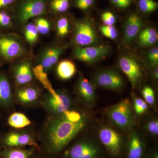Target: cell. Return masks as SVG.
I'll list each match as a JSON object with an SVG mask.
<instances>
[{"instance_id":"obj_1","label":"cell","mask_w":158,"mask_h":158,"mask_svg":"<svg viewBox=\"0 0 158 158\" xmlns=\"http://www.w3.org/2000/svg\"><path fill=\"white\" fill-rule=\"evenodd\" d=\"M90 119L88 113L73 110L54 116L41 138L39 152L50 158H56L87 127Z\"/></svg>"},{"instance_id":"obj_2","label":"cell","mask_w":158,"mask_h":158,"mask_svg":"<svg viewBox=\"0 0 158 158\" xmlns=\"http://www.w3.org/2000/svg\"><path fill=\"white\" fill-rule=\"evenodd\" d=\"M106 115L113 127L120 131L128 132L135 126L136 116L128 99H124L108 108Z\"/></svg>"},{"instance_id":"obj_3","label":"cell","mask_w":158,"mask_h":158,"mask_svg":"<svg viewBox=\"0 0 158 158\" xmlns=\"http://www.w3.org/2000/svg\"><path fill=\"white\" fill-rule=\"evenodd\" d=\"M118 64L127 77L133 89L139 88L145 78L147 69L143 59L135 53L125 52L118 57Z\"/></svg>"},{"instance_id":"obj_4","label":"cell","mask_w":158,"mask_h":158,"mask_svg":"<svg viewBox=\"0 0 158 158\" xmlns=\"http://www.w3.org/2000/svg\"><path fill=\"white\" fill-rule=\"evenodd\" d=\"M100 143L90 138H83L69 144L56 158H103Z\"/></svg>"},{"instance_id":"obj_5","label":"cell","mask_w":158,"mask_h":158,"mask_svg":"<svg viewBox=\"0 0 158 158\" xmlns=\"http://www.w3.org/2000/svg\"><path fill=\"white\" fill-rule=\"evenodd\" d=\"M98 135L100 143L112 157L121 156L124 152L126 139L113 127L103 125L99 128Z\"/></svg>"},{"instance_id":"obj_6","label":"cell","mask_w":158,"mask_h":158,"mask_svg":"<svg viewBox=\"0 0 158 158\" xmlns=\"http://www.w3.org/2000/svg\"><path fill=\"white\" fill-rule=\"evenodd\" d=\"M90 16L77 21L74 30L73 42L76 47H85L99 45V37Z\"/></svg>"},{"instance_id":"obj_7","label":"cell","mask_w":158,"mask_h":158,"mask_svg":"<svg viewBox=\"0 0 158 158\" xmlns=\"http://www.w3.org/2000/svg\"><path fill=\"white\" fill-rule=\"evenodd\" d=\"M91 83L95 87L114 91H120L124 83L121 75L116 69H106L98 71L92 77Z\"/></svg>"},{"instance_id":"obj_8","label":"cell","mask_w":158,"mask_h":158,"mask_svg":"<svg viewBox=\"0 0 158 158\" xmlns=\"http://www.w3.org/2000/svg\"><path fill=\"white\" fill-rule=\"evenodd\" d=\"M57 93L56 97L49 94L42 102L43 106L47 111L54 116L71 110L74 104L73 99L65 90H60Z\"/></svg>"},{"instance_id":"obj_9","label":"cell","mask_w":158,"mask_h":158,"mask_svg":"<svg viewBox=\"0 0 158 158\" xmlns=\"http://www.w3.org/2000/svg\"><path fill=\"white\" fill-rule=\"evenodd\" d=\"M144 21L142 15L137 11H133L127 15L123 23L122 45L128 47L137 39L139 32L143 28Z\"/></svg>"},{"instance_id":"obj_10","label":"cell","mask_w":158,"mask_h":158,"mask_svg":"<svg viewBox=\"0 0 158 158\" xmlns=\"http://www.w3.org/2000/svg\"><path fill=\"white\" fill-rule=\"evenodd\" d=\"M111 50L110 46L104 44L85 47H76L73 50V56L79 61L94 63L106 57Z\"/></svg>"},{"instance_id":"obj_11","label":"cell","mask_w":158,"mask_h":158,"mask_svg":"<svg viewBox=\"0 0 158 158\" xmlns=\"http://www.w3.org/2000/svg\"><path fill=\"white\" fill-rule=\"evenodd\" d=\"M147 143L139 132L133 128L128 131L124 152L125 158H143L147 151Z\"/></svg>"},{"instance_id":"obj_12","label":"cell","mask_w":158,"mask_h":158,"mask_svg":"<svg viewBox=\"0 0 158 158\" xmlns=\"http://www.w3.org/2000/svg\"><path fill=\"white\" fill-rule=\"evenodd\" d=\"M95 87L83 75L79 77L76 87L77 96L83 104L92 107L96 103L97 95Z\"/></svg>"},{"instance_id":"obj_13","label":"cell","mask_w":158,"mask_h":158,"mask_svg":"<svg viewBox=\"0 0 158 158\" xmlns=\"http://www.w3.org/2000/svg\"><path fill=\"white\" fill-rule=\"evenodd\" d=\"M45 10L44 0H26L20 6L18 18L20 21L25 23L32 18L44 14Z\"/></svg>"},{"instance_id":"obj_14","label":"cell","mask_w":158,"mask_h":158,"mask_svg":"<svg viewBox=\"0 0 158 158\" xmlns=\"http://www.w3.org/2000/svg\"><path fill=\"white\" fill-rule=\"evenodd\" d=\"M3 142L5 148H22L26 146H31L35 148L38 152L40 150L39 144L34 138L27 133L17 132L10 133L5 137Z\"/></svg>"},{"instance_id":"obj_15","label":"cell","mask_w":158,"mask_h":158,"mask_svg":"<svg viewBox=\"0 0 158 158\" xmlns=\"http://www.w3.org/2000/svg\"><path fill=\"white\" fill-rule=\"evenodd\" d=\"M23 49L20 43L9 36L0 37V55L4 59L9 60L22 55Z\"/></svg>"},{"instance_id":"obj_16","label":"cell","mask_w":158,"mask_h":158,"mask_svg":"<svg viewBox=\"0 0 158 158\" xmlns=\"http://www.w3.org/2000/svg\"><path fill=\"white\" fill-rule=\"evenodd\" d=\"M64 48L63 47H53L44 52L40 58V65H42L45 72L50 70L56 64Z\"/></svg>"},{"instance_id":"obj_17","label":"cell","mask_w":158,"mask_h":158,"mask_svg":"<svg viewBox=\"0 0 158 158\" xmlns=\"http://www.w3.org/2000/svg\"><path fill=\"white\" fill-rule=\"evenodd\" d=\"M136 39L138 45L141 47H152L157 42V31L156 28L151 26L142 28Z\"/></svg>"},{"instance_id":"obj_18","label":"cell","mask_w":158,"mask_h":158,"mask_svg":"<svg viewBox=\"0 0 158 158\" xmlns=\"http://www.w3.org/2000/svg\"><path fill=\"white\" fill-rule=\"evenodd\" d=\"M14 75L18 85H25L31 82L33 78V72L30 62L23 61L18 64L15 68Z\"/></svg>"},{"instance_id":"obj_19","label":"cell","mask_w":158,"mask_h":158,"mask_svg":"<svg viewBox=\"0 0 158 158\" xmlns=\"http://www.w3.org/2000/svg\"><path fill=\"white\" fill-rule=\"evenodd\" d=\"M37 151V149L33 147L29 149L7 148L0 154L2 158H31Z\"/></svg>"},{"instance_id":"obj_20","label":"cell","mask_w":158,"mask_h":158,"mask_svg":"<svg viewBox=\"0 0 158 158\" xmlns=\"http://www.w3.org/2000/svg\"><path fill=\"white\" fill-rule=\"evenodd\" d=\"M39 96V90L34 87L20 88L16 92L18 100L23 104L32 103L37 100Z\"/></svg>"},{"instance_id":"obj_21","label":"cell","mask_w":158,"mask_h":158,"mask_svg":"<svg viewBox=\"0 0 158 158\" xmlns=\"http://www.w3.org/2000/svg\"><path fill=\"white\" fill-rule=\"evenodd\" d=\"M77 71L76 66L70 60H62L59 62L57 68V73L60 79L67 80L74 75Z\"/></svg>"},{"instance_id":"obj_22","label":"cell","mask_w":158,"mask_h":158,"mask_svg":"<svg viewBox=\"0 0 158 158\" xmlns=\"http://www.w3.org/2000/svg\"><path fill=\"white\" fill-rule=\"evenodd\" d=\"M12 95L9 80L4 76H0V105L7 106L12 102Z\"/></svg>"},{"instance_id":"obj_23","label":"cell","mask_w":158,"mask_h":158,"mask_svg":"<svg viewBox=\"0 0 158 158\" xmlns=\"http://www.w3.org/2000/svg\"><path fill=\"white\" fill-rule=\"evenodd\" d=\"M33 69V73L34 74L35 76L44 85V86L48 90L50 93L53 95L54 96H57V92L55 91L52 87L47 74L44 70L42 65L40 64L36 67H34Z\"/></svg>"},{"instance_id":"obj_24","label":"cell","mask_w":158,"mask_h":158,"mask_svg":"<svg viewBox=\"0 0 158 158\" xmlns=\"http://www.w3.org/2000/svg\"><path fill=\"white\" fill-rule=\"evenodd\" d=\"M135 3L137 11L141 15L152 14L158 9V3L154 0H136Z\"/></svg>"},{"instance_id":"obj_25","label":"cell","mask_w":158,"mask_h":158,"mask_svg":"<svg viewBox=\"0 0 158 158\" xmlns=\"http://www.w3.org/2000/svg\"><path fill=\"white\" fill-rule=\"evenodd\" d=\"M9 124L12 127L21 128L31 124L30 119L24 114L19 113H13L10 116L8 120Z\"/></svg>"},{"instance_id":"obj_26","label":"cell","mask_w":158,"mask_h":158,"mask_svg":"<svg viewBox=\"0 0 158 158\" xmlns=\"http://www.w3.org/2000/svg\"><path fill=\"white\" fill-rule=\"evenodd\" d=\"M132 107L135 116H140L144 115L148 110V105L143 99L132 94Z\"/></svg>"},{"instance_id":"obj_27","label":"cell","mask_w":158,"mask_h":158,"mask_svg":"<svg viewBox=\"0 0 158 158\" xmlns=\"http://www.w3.org/2000/svg\"><path fill=\"white\" fill-rule=\"evenodd\" d=\"M150 48L146 52V60L144 61L146 68L150 70L158 66V46H153Z\"/></svg>"},{"instance_id":"obj_28","label":"cell","mask_w":158,"mask_h":158,"mask_svg":"<svg viewBox=\"0 0 158 158\" xmlns=\"http://www.w3.org/2000/svg\"><path fill=\"white\" fill-rule=\"evenodd\" d=\"M143 128L149 136L157 138L158 135V119L154 116L149 117L144 122Z\"/></svg>"},{"instance_id":"obj_29","label":"cell","mask_w":158,"mask_h":158,"mask_svg":"<svg viewBox=\"0 0 158 158\" xmlns=\"http://www.w3.org/2000/svg\"><path fill=\"white\" fill-rule=\"evenodd\" d=\"M71 0H52L51 9L55 13H64L70 8Z\"/></svg>"},{"instance_id":"obj_30","label":"cell","mask_w":158,"mask_h":158,"mask_svg":"<svg viewBox=\"0 0 158 158\" xmlns=\"http://www.w3.org/2000/svg\"><path fill=\"white\" fill-rule=\"evenodd\" d=\"M38 30L34 24H28L25 30L26 39L30 44H33L37 41L38 35Z\"/></svg>"},{"instance_id":"obj_31","label":"cell","mask_w":158,"mask_h":158,"mask_svg":"<svg viewBox=\"0 0 158 158\" xmlns=\"http://www.w3.org/2000/svg\"><path fill=\"white\" fill-rule=\"evenodd\" d=\"M69 21L67 17L62 16L58 20L57 23V30L58 36L60 37H65L69 32Z\"/></svg>"},{"instance_id":"obj_32","label":"cell","mask_w":158,"mask_h":158,"mask_svg":"<svg viewBox=\"0 0 158 158\" xmlns=\"http://www.w3.org/2000/svg\"><path fill=\"white\" fill-rule=\"evenodd\" d=\"M97 0H73L74 6L85 12H90L95 8Z\"/></svg>"},{"instance_id":"obj_33","label":"cell","mask_w":158,"mask_h":158,"mask_svg":"<svg viewBox=\"0 0 158 158\" xmlns=\"http://www.w3.org/2000/svg\"><path fill=\"white\" fill-rule=\"evenodd\" d=\"M100 19L103 25L114 26L117 22V16L112 10H104L101 13Z\"/></svg>"},{"instance_id":"obj_34","label":"cell","mask_w":158,"mask_h":158,"mask_svg":"<svg viewBox=\"0 0 158 158\" xmlns=\"http://www.w3.org/2000/svg\"><path fill=\"white\" fill-rule=\"evenodd\" d=\"M141 94L143 99L148 105L153 106L156 102V95L154 90L148 85H144L141 89Z\"/></svg>"},{"instance_id":"obj_35","label":"cell","mask_w":158,"mask_h":158,"mask_svg":"<svg viewBox=\"0 0 158 158\" xmlns=\"http://www.w3.org/2000/svg\"><path fill=\"white\" fill-rule=\"evenodd\" d=\"M99 31L105 37L113 40L118 37V31L114 26L102 25L99 27Z\"/></svg>"},{"instance_id":"obj_36","label":"cell","mask_w":158,"mask_h":158,"mask_svg":"<svg viewBox=\"0 0 158 158\" xmlns=\"http://www.w3.org/2000/svg\"><path fill=\"white\" fill-rule=\"evenodd\" d=\"M136 0H109L110 4L113 8L119 11H124L128 9Z\"/></svg>"},{"instance_id":"obj_37","label":"cell","mask_w":158,"mask_h":158,"mask_svg":"<svg viewBox=\"0 0 158 158\" xmlns=\"http://www.w3.org/2000/svg\"><path fill=\"white\" fill-rule=\"evenodd\" d=\"M35 25L38 32L42 35L48 34L50 29V24L48 21L44 18H40L35 21Z\"/></svg>"},{"instance_id":"obj_38","label":"cell","mask_w":158,"mask_h":158,"mask_svg":"<svg viewBox=\"0 0 158 158\" xmlns=\"http://www.w3.org/2000/svg\"><path fill=\"white\" fill-rule=\"evenodd\" d=\"M11 18L8 13L5 11H0V26H8L11 23Z\"/></svg>"},{"instance_id":"obj_39","label":"cell","mask_w":158,"mask_h":158,"mask_svg":"<svg viewBox=\"0 0 158 158\" xmlns=\"http://www.w3.org/2000/svg\"><path fill=\"white\" fill-rule=\"evenodd\" d=\"M143 158H158V149L156 146L147 150Z\"/></svg>"},{"instance_id":"obj_40","label":"cell","mask_w":158,"mask_h":158,"mask_svg":"<svg viewBox=\"0 0 158 158\" xmlns=\"http://www.w3.org/2000/svg\"><path fill=\"white\" fill-rule=\"evenodd\" d=\"M151 77L153 80L157 81L158 79V66L151 69Z\"/></svg>"},{"instance_id":"obj_41","label":"cell","mask_w":158,"mask_h":158,"mask_svg":"<svg viewBox=\"0 0 158 158\" xmlns=\"http://www.w3.org/2000/svg\"><path fill=\"white\" fill-rule=\"evenodd\" d=\"M15 0H0V9L11 5Z\"/></svg>"},{"instance_id":"obj_42","label":"cell","mask_w":158,"mask_h":158,"mask_svg":"<svg viewBox=\"0 0 158 158\" xmlns=\"http://www.w3.org/2000/svg\"><path fill=\"white\" fill-rule=\"evenodd\" d=\"M31 158H51L49 157L48 156H47L37 151L34 154V155L31 157Z\"/></svg>"}]
</instances>
